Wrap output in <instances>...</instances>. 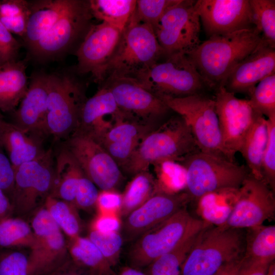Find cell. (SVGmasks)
Segmentation results:
<instances>
[{
	"instance_id": "5bb4252c",
	"label": "cell",
	"mask_w": 275,
	"mask_h": 275,
	"mask_svg": "<svg viewBox=\"0 0 275 275\" xmlns=\"http://www.w3.org/2000/svg\"><path fill=\"white\" fill-rule=\"evenodd\" d=\"M214 99L224 149L229 158L235 155L257 118L260 115L249 99L239 98L222 86L216 89Z\"/></svg>"
},
{
	"instance_id": "7c38bea8",
	"label": "cell",
	"mask_w": 275,
	"mask_h": 275,
	"mask_svg": "<svg viewBox=\"0 0 275 275\" xmlns=\"http://www.w3.org/2000/svg\"><path fill=\"white\" fill-rule=\"evenodd\" d=\"M195 1L176 0L153 29L164 57L176 53L188 54L201 43L200 19Z\"/></svg>"
},
{
	"instance_id": "ee69618b",
	"label": "cell",
	"mask_w": 275,
	"mask_h": 275,
	"mask_svg": "<svg viewBox=\"0 0 275 275\" xmlns=\"http://www.w3.org/2000/svg\"><path fill=\"white\" fill-rule=\"evenodd\" d=\"M20 45L0 21V62L4 64L16 61Z\"/></svg>"
},
{
	"instance_id": "44dd1931",
	"label": "cell",
	"mask_w": 275,
	"mask_h": 275,
	"mask_svg": "<svg viewBox=\"0 0 275 275\" xmlns=\"http://www.w3.org/2000/svg\"><path fill=\"white\" fill-rule=\"evenodd\" d=\"M274 49L262 40L259 45L233 69L223 87L235 94H249L260 81L275 73Z\"/></svg>"
},
{
	"instance_id": "d6a6232c",
	"label": "cell",
	"mask_w": 275,
	"mask_h": 275,
	"mask_svg": "<svg viewBox=\"0 0 275 275\" xmlns=\"http://www.w3.org/2000/svg\"><path fill=\"white\" fill-rule=\"evenodd\" d=\"M203 229L191 233L173 249L153 261L147 266V274L180 275L182 264Z\"/></svg>"
},
{
	"instance_id": "74e56055",
	"label": "cell",
	"mask_w": 275,
	"mask_h": 275,
	"mask_svg": "<svg viewBox=\"0 0 275 275\" xmlns=\"http://www.w3.org/2000/svg\"><path fill=\"white\" fill-rule=\"evenodd\" d=\"M248 95L257 112L267 119L275 118V73L260 81Z\"/></svg>"
},
{
	"instance_id": "60d3db41",
	"label": "cell",
	"mask_w": 275,
	"mask_h": 275,
	"mask_svg": "<svg viewBox=\"0 0 275 275\" xmlns=\"http://www.w3.org/2000/svg\"><path fill=\"white\" fill-rule=\"evenodd\" d=\"M267 140L263 152L261 171L263 180L274 191L275 186V118L267 119Z\"/></svg>"
},
{
	"instance_id": "7a4b0ae2",
	"label": "cell",
	"mask_w": 275,
	"mask_h": 275,
	"mask_svg": "<svg viewBox=\"0 0 275 275\" xmlns=\"http://www.w3.org/2000/svg\"><path fill=\"white\" fill-rule=\"evenodd\" d=\"M163 57L164 51L152 26L139 19L133 12L114 52L101 70L95 82L101 84L116 77L134 79Z\"/></svg>"
},
{
	"instance_id": "db71d44e",
	"label": "cell",
	"mask_w": 275,
	"mask_h": 275,
	"mask_svg": "<svg viewBox=\"0 0 275 275\" xmlns=\"http://www.w3.org/2000/svg\"><path fill=\"white\" fill-rule=\"evenodd\" d=\"M266 275H275L274 261L271 263L269 265Z\"/></svg>"
},
{
	"instance_id": "6da1fadb",
	"label": "cell",
	"mask_w": 275,
	"mask_h": 275,
	"mask_svg": "<svg viewBox=\"0 0 275 275\" xmlns=\"http://www.w3.org/2000/svg\"><path fill=\"white\" fill-rule=\"evenodd\" d=\"M255 27L230 34L211 36L186 54L193 62L206 87L216 90L223 86L233 69L262 41Z\"/></svg>"
},
{
	"instance_id": "ac0fdd59",
	"label": "cell",
	"mask_w": 275,
	"mask_h": 275,
	"mask_svg": "<svg viewBox=\"0 0 275 275\" xmlns=\"http://www.w3.org/2000/svg\"><path fill=\"white\" fill-rule=\"evenodd\" d=\"M195 6L208 37L254 26L249 0H198Z\"/></svg>"
},
{
	"instance_id": "b9f144b4",
	"label": "cell",
	"mask_w": 275,
	"mask_h": 275,
	"mask_svg": "<svg viewBox=\"0 0 275 275\" xmlns=\"http://www.w3.org/2000/svg\"><path fill=\"white\" fill-rule=\"evenodd\" d=\"M176 0H138L134 13L142 21L154 29L167 9Z\"/></svg>"
},
{
	"instance_id": "4dcf8cb0",
	"label": "cell",
	"mask_w": 275,
	"mask_h": 275,
	"mask_svg": "<svg viewBox=\"0 0 275 275\" xmlns=\"http://www.w3.org/2000/svg\"><path fill=\"white\" fill-rule=\"evenodd\" d=\"M157 191V181L149 171L135 174L121 195L119 215L125 218Z\"/></svg>"
},
{
	"instance_id": "f5cc1de1",
	"label": "cell",
	"mask_w": 275,
	"mask_h": 275,
	"mask_svg": "<svg viewBox=\"0 0 275 275\" xmlns=\"http://www.w3.org/2000/svg\"><path fill=\"white\" fill-rule=\"evenodd\" d=\"M118 275H147L140 269L133 267L130 266L123 267Z\"/></svg>"
},
{
	"instance_id": "e575fe53",
	"label": "cell",
	"mask_w": 275,
	"mask_h": 275,
	"mask_svg": "<svg viewBox=\"0 0 275 275\" xmlns=\"http://www.w3.org/2000/svg\"><path fill=\"white\" fill-rule=\"evenodd\" d=\"M50 214L69 238L80 235L81 223L77 208L72 204L49 196L43 204Z\"/></svg>"
},
{
	"instance_id": "4fadbf2b",
	"label": "cell",
	"mask_w": 275,
	"mask_h": 275,
	"mask_svg": "<svg viewBox=\"0 0 275 275\" xmlns=\"http://www.w3.org/2000/svg\"><path fill=\"white\" fill-rule=\"evenodd\" d=\"M63 148L101 191H116L123 178L121 169L98 141L75 130L66 139Z\"/></svg>"
},
{
	"instance_id": "681fc988",
	"label": "cell",
	"mask_w": 275,
	"mask_h": 275,
	"mask_svg": "<svg viewBox=\"0 0 275 275\" xmlns=\"http://www.w3.org/2000/svg\"><path fill=\"white\" fill-rule=\"evenodd\" d=\"M42 275H84L75 267L70 257L62 264Z\"/></svg>"
},
{
	"instance_id": "816d5d0a",
	"label": "cell",
	"mask_w": 275,
	"mask_h": 275,
	"mask_svg": "<svg viewBox=\"0 0 275 275\" xmlns=\"http://www.w3.org/2000/svg\"><path fill=\"white\" fill-rule=\"evenodd\" d=\"M13 215V208L9 198L0 188V221Z\"/></svg>"
},
{
	"instance_id": "11a10c76",
	"label": "cell",
	"mask_w": 275,
	"mask_h": 275,
	"mask_svg": "<svg viewBox=\"0 0 275 275\" xmlns=\"http://www.w3.org/2000/svg\"><path fill=\"white\" fill-rule=\"evenodd\" d=\"M2 119H3V118H2V116H1V114H0V121H1V120H2Z\"/></svg>"
},
{
	"instance_id": "cb8c5ba5",
	"label": "cell",
	"mask_w": 275,
	"mask_h": 275,
	"mask_svg": "<svg viewBox=\"0 0 275 275\" xmlns=\"http://www.w3.org/2000/svg\"><path fill=\"white\" fill-rule=\"evenodd\" d=\"M44 139L27 133L11 122L0 121V146L5 150L14 170L21 164L41 157L47 150Z\"/></svg>"
},
{
	"instance_id": "7402d4cb",
	"label": "cell",
	"mask_w": 275,
	"mask_h": 275,
	"mask_svg": "<svg viewBox=\"0 0 275 275\" xmlns=\"http://www.w3.org/2000/svg\"><path fill=\"white\" fill-rule=\"evenodd\" d=\"M107 116L114 118L116 121L126 118L111 91L102 86L84 103L76 130L87 134L98 141L114 124L106 120Z\"/></svg>"
},
{
	"instance_id": "52a82bcc",
	"label": "cell",
	"mask_w": 275,
	"mask_h": 275,
	"mask_svg": "<svg viewBox=\"0 0 275 275\" xmlns=\"http://www.w3.org/2000/svg\"><path fill=\"white\" fill-rule=\"evenodd\" d=\"M47 135L67 139L77 129L81 109L87 99L85 88L68 73L47 74Z\"/></svg>"
},
{
	"instance_id": "8d00e7d4",
	"label": "cell",
	"mask_w": 275,
	"mask_h": 275,
	"mask_svg": "<svg viewBox=\"0 0 275 275\" xmlns=\"http://www.w3.org/2000/svg\"><path fill=\"white\" fill-rule=\"evenodd\" d=\"M254 26L263 40L275 48V1L249 0Z\"/></svg>"
},
{
	"instance_id": "4316f807",
	"label": "cell",
	"mask_w": 275,
	"mask_h": 275,
	"mask_svg": "<svg viewBox=\"0 0 275 275\" xmlns=\"http://www.w3.org/2000/svg\"><path fill=\"white\" fill-rule=\"evenodd\" d=\"M67 248L72 262L82 274L113 275L112 267L88 237L69 238Z\"/></svg>"
},
{
	"instance_id": "9f6ffc18",
	"label": "cell",
	"mask_w": 275,
	"mask_h": 275,
	"mask_svg": "<svg viewBox=\"0 0 275 275\" xmlns=\"http://www.w3.org/2000/svg\"><path fill=\"white\" fill-rule=\"evenodd\" d=\"M2 63L0 62V65H2Z\"/></svg>"
},
{
	"instance_id": "1f68e13d",
	"label": "cell",
	"mask_w": 275,
	"mask_h": 275,
	"mask_svg": "<svg viewBox=\"0 0 275 275\" xmlns=\"http://www.w3.org/2000/svg\"><path fill=\"white\" fill-rule=\"evenodd\" d=\"M37 240L31 225L21 217L10 216L0 221V249L33 250Z\"/></svg>"
},
{
	"instance_id": "8fae6325",
	"label": "cell",
	"mask_w": 275,
	"mask_h": 275,
	"mask_svg": "<svg viewBox=\"0 0 275 275\" xmlns=\"http://www.w3.org/2000/svg\"><path fill=\"white\" fill-rule=\"evenodd\" d=\"M50 149L41 157L24 163L15 170L11 202L13 215L22 218L43 206L54 185V162Z\"/></svg>"
},
{
	"instance_id": "83f0119b",
	"label": "cell",
	"mask_w": 275,
	"mask_h": 275,
	"mask_svg": "<svg viewBox=\"0 0 275 275\" xmlns=\"http://www.w3.org/2000/svg\"><path fill=\"white\" fill-rule=\"evenodd\" d=\"M54 171V185L50 196L74 205L79 179L84 172L71 154L64 148L56 156Z\"/></svg>"
},
{
	"instance_id": "5b68a950",
	"label": "cell",
	"mask_w": 275,
	"mask_h": 275,
	"mask_svg": "<svg viewBox=\"0 0 275 275\" xmlns=\"http://www.w3.org/2000/svg\"><path fill=\"white\" fill-rule=\"evenodd\" d=\"M179 163L185 172V192L190 200L222 191H237L250 174L245 166L200 150Z\"/></svg>"
},
{
	"instance_id": "9a60e30c",
	"label": "cell",
	"mask_w": 275,
	"mask_h": 275,
	"mask_svg": "<svg viewBox=\"0 0 275 275\" xmlns=\"http://www.w3.org/2000/svg\"><path fill=\"white\" fill-rule=\"evenodd\" d=\"M103 83L127 119L158 127L172 111L159 97L131 78H111Z\"/></svg>"
},
{
	"instance_id": "2e32d148",
	"label": "cell",
	"mask_w": 275,
	"mask_h": 275,
	"mask_svg": "<svg viewBox=\"0 0 275 275\" xmlns=\"http://www.w3.org/2000/svg\"><path fill=\"white\" fill-rule=\"evenodd\" d=\"M237 191L235 204L223 224L246 229L263 225L273 217L275 212L273 190L263 180L249 174Z\"/></svg>"
},
{
	"instance_id": "ba28073f",
	"label": "cell",
	"mask_w": 275,
	"mask_h": 275,
	"mask_svg": "<svg viewBox=\"0 0 275 275\" xmlns=\"http://www.w3.org/2000/svg\"><path fill=\"white\" fill-rule=\"evenodd\" d=\"M158 97L185 121L200 151L231 160L223 147L214 98L203 93L181 97Z\"/></svg>"
},
{
	"instance_id": "7dc6e473",
	"label": "cell",
	"mask_w": 275,
	"mask_h": 275,
	"mask_svg": "<svg viewBox=\"0 0 275 275\" xmlns=\"http://www.w3.org/2000/svg\"><path fill=\"white\" fill-rule=\"evenodd\" d=\"M118 214H98L93 221L90 229L102 232L119 231L121 222Z\"/></svg>"
},
{
	"instance_id": "d590c367",
	"label": "cell",
	"mask_w": 275,
	"mask_h": 275,
	"mask_svg": "<svg viewBox=\"0 0 275 275\" xmlns=\"http://www.w3.org/2000/svg\"><path fill=\"white\" fill-rule=\"evenodd\" d=\"M30 13V2L0 1V21L11 33L23 37Z\"/></svg>"
},
{
	"instance_id": "f907efd6",
	"label": "cell",
	"mask_w": 275,
	"mask_h": 275,
	"mask_svg": "<svg viewBox=\"0 0 275 275\" xmlns=\"http://www.w3.org/2000/svg\"><path fill=\"white\" fill-rule=\"evenodd\" d=\"M244 260V255L223 265L213 275H237Z\"/></svg>"
},
{
	"instance_id": "f1b7e54d",
	"label": "cell",
	"mask_w": 275,
	"mask_h": 275,
	"mask_svg": "<svg viewBox=\"0 0 275 275\" xmlns=\"http://www.w3.org/2000/svg\"><path fill=\"white\" fill-rule=\"evenodd\" d=\"M267 140V119L259 116L245 136L239 152L246 164L250 175L263 180L261 162Z\"/></svg>"
},
{
	"instance_id": "277c9868",
	"label": "cell",
	"mask_w": 275,
	"mask_h": 275,
	"mask_svg": "<svg viewBox=\"0 0 275 275\" xmlns=\"http://www.w3.org/2000/svg\"><path fill=\"white\" fill-rule=\"evenodd\" d=\"M245 229L209 224L199 235L183 262L180 275H213L244 254Z\"/></svg>"
},
{
	"instance_id": "c3c4849f",
	"label": "cell",
	"mask_w": 275,
	"mask_h": 275,
	"mask_svg": "<svg viewBox=\"0 0 275 275\" xmlns=\"http://www.w3.org/2000/svg\"><path fill=\"white\" fill-rule=\"evenodd\" d=\"M270 263L249 260L244 257L243 263L237 275H266Z\"/></svg>"
},
{
	"instance_id": "ffe728a7",
	"label": "cell",
	"mask_w": 275,
	"mask_h": 275,
	"mask_svg": "<svg viewBox=\"0 0 275 275\" xmlns=\"http://www.w3.org/2000/svg\"><path fill=\"white\" fill-rule=\"evenodd\" d=\"M47 102V74L35 73L18 108L13 112L11 123L27 133L44 139Z\"/></svg>"
},
{
	"instance_id": "9c48e42d",
	"label": "cell",
	"mask_w": 275,
	"mask_h": 275,
	"mask_svg": "<svg viewBox=\"0 0 275 275\" xmlns=\"http://www.w3.org/2000/svg\"><path fill=\"white\" fill-rule=\"evenodd\" d=\"M132 79L156 96L181 97L202 93L206 88L188 56L176 53L164 57Z\"/></svg>"
},
{
	"instance_id": "484cf974",
	"label": "cell",
	"mask_w": 275,
	"mask_h": 275,
	"mask_svg": "<svg viewBox=\"0 0 275 275\" xmlns=\"http://www.w3.org/2000/svg\"><path fill=\"white\" fill-rule=\"evenodd\" d=\"M25 60L15 61L0 65V111L13 112L28 89Z\"/></svg>"
},
{
	"instance_id": "603a6c76",
	"label": "cell",
	"mask_w": 275,
	"mask_h": 275,
	"mask_svg": "<svg viewBox=\"0 0 275 275\" xmlns=\"http://www.w3.org/2000/svg\"><path fill=\"white\" fill-rule=\"evenodd\" d=\"M157 127L134 120L120 119L98 142L122 169L143 138Z\"/></svg>"
},
{
	"instance_id": "bcb514c9",
	"label": "cell",
	"mask_w": 275,
	"mask_h": 275,
	"mask_svg": "<svg viewBox=\"0 0 275 275\" xmlns=\"http://www.w3.org/2000/svg\"><path fill=\"white\" fill-rule=\"evenodd\" d=\"M121 203V195L116 191H101L99 192L96 207L98 214H119Z\"/></svg>"
},
{
	"instance_id": "d4e9b609",
	"label": "cell",
	"mask_w": 275,
	"mask_h": 275,
	"mask_svg": "<svg viewBox=\"0 0 275 275\" xmlns=\"http://www.w3.org/2000/svg\"><path fill=\"white\" fill-rule=\"evenodd\" d=\"M71 0L30 1L31 13L22 37L30 49L52 27L68 7Z\"/></svg>"
},
{
	"instance_id": "8992f818",
	"label": "cell",
	"mask_w": 275,
	"mask_h": 275,
	"mask_svg": "<svg viewBox=\"0 0 275 275\" xmlns=\"http://www.w3.org/2000/svg\"><path fill=\"white\" fill-rule=\"evenodd\" d=\"M209 224L193 217L185 207L180 209L134 241L127 255L129 266L138 269L147 267L187 236Z\"/></svg>"
},
{
	"instance_id": "f35d334b",
	"label": "cell",
	"mask_w": 275,
	"mask_h": 275,
	"mask_svg": "<svg viewBox=\"0 0 275 275\" xmlns=\"http://www.w3.org/2000/svg\"><path fill=\"white\" fill-rule=\"evenodd\" d=\"M0 275H34L31 250L0 249Z\"/></svg>"
},
{
	"instance_id": "7bdbcfd3",
	"label": "cell",
	"mask_w": 275,
	"mask_h": 275,
	"mask_svg": "<svg viewBox=\"0 0 275 275\" xmlns=\"http://www.w3.org/2000/svg\"><path fill=\"white\" fill-rule=\"evenodd\" d=\"M98 194L97 186L83 173L79 179L74 205L84 210L96 207Z\"/></svg>"
},
{
	"instance_id": "30bf717a",
	"label": "cell",
	"mask_w": 275,
	"mask_h": 275,
	"mask_svg": "<svg viewBox=\"0 0 275 275\" xmlns=\"http://www.w3.org/2000/svg\"><path fill=\"white\" fill-rule=\"evenodd\" d=\"M93 18L89 1L71 0L50 30L29 49L31 55L41 62L64 55L79 40L82 41L92 25Z\"/></svg>"
},
{
	"instance_id": "e0dca14e",
	"label": "cell",
	"mask_w": 275,
	"mask_h": 275,
	"mask_svg": "<svg viewBox=\"0 0 275 275\" xmlns=\"http://www.w3.org/2000/svg\"><path fill=\"white\" fill-rule=\"evenodd\" d=\"M190 201L185 191L173 193L158 190L125 217L122 225L123 239L134 241L148 230L185 207Z\"/></svg>"
},
{
	"instance_id": "f546056e",
	"label": "cell",
	"mask_w": 275,
	"mask_h": 275,
	"mask_svg": "<svg viewBox=\"0 0 275 275\" xmlns=\"http://www.w3.org/2000/svg\"><path fill=\"white\" fill-rule=\"evenodd\" d=\"M246 259L271 263L275 258V226L261 225L245 229Z\"/></svg>"
},
{
	"instance_id": "f6af8a7d",
	"label": "cell",
	"mask_w": 275,
	"mask_h": 275,
	"mask_svg": "<svg viewBox=\"0 0 275 275\" xmlns=\"http://www.w3.org/2000/svg\"><path fill=\"white\" fill-rule=\"evenodd\" d=\"M15 170L4 149L0 146V188L11 200L13 191Z\"/></svg>"
},
{
	"instance_id": "3957f363",
	"label": "cell",
	"mask_w": 275,
	"mask_h": 275,
	"mask_svg": "<svg viewBox=\"0 0 275 275\" xmlns=\"http://www.w3.org/2000/svg\"><path fill=\"white\" fill-rule=\"evenodd\" d=\"M198 150L189 127L178 115L148 133L122 169L134 176L149 171L151 165L179 162Z\"/></svg>"
},
{
	"instance_id": "ab89813d",
	"label": "cell",
	"mask_w": 275,
	"mask_h": 275,
	"mask_svg": "<svg viewBox=\"0 0 275 275\" xmlns=\"http://www.w3.org/2000/svg\"><path fill=\"white\" fill-rule=\"evenodd\" d=\"M88 237L113 267L119 262L123 238L119 231L102 232L90 229Z\"/></svg>"
},
{
	"instance_id": "836d02e7",
	"label": "cell",
	"mask_w": 275,
	"mask_h": 275,
	"mask_svg": "<svg viewBox=\"0 0 275 275\" xmlns=\"http://www.w3.org/2000/svg\"><path fill=\"white\" fill-rule=\"evenodd\" d=\"M135 0H90L93 17L123 30L132 15Z\"/></svg>"
},
{
	"instance_id": "d6986e66",
	"label": "cell",
	"mask_w": 275,
	"mask_h": 275,
	"mask_svg": "<svg viewBox=\"0 0 275 275\" xmlns=\"http://www.w3.org/2000/svg\"><path fill=\"white\" fill-rule=\"evenodd\" d=\"M123 31L106 22L92 25L76 51L77 72L90 73L95 82L114 52Z\"/></svg>"
}]
</instances>
